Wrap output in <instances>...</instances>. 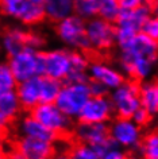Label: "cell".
<instances>
[{"label":"cell","mask_w":158,"mask_h":159,"mask_svg":"<svg viewBox=\"0 0 158 159\" xmlns=\"http://www.w3.org/2000/svg\"><path fill=\"white\" fill-rule=\"evenodd\" d=\"M119 69L127 80L147 81L158 66V42L138 34L119 45Z\"/></svg>","instance_id":"cell-1"},{"label":"cell","mask_w":158,"mask_h":159,"mask_svg":"<svg viewBox=\"0 0 158 159\" xmlns=\"http://www.w3.org/2000/svg\"><path fill=\"white\" fill-rule=\"evenodd\" d=\"M92 97L89 88V81L62 82L61 90L56 100V105L72 120H77L81 109L84 108L86 101Z\"/></svg>","instance_id":"cell-2"},{"label":"cell","mask_w":158,"mask_h":159,"mask_svg":"<svg viewBox=\"0 0 158 159\" xmlns=\"http://www.w3.org/2000/svg\"><path fill=\"white\" fill-rule=\"evenodd\" d=\"M153 16V11L147 4H142L132 10H123L115 22V42L123 45L130 39L142 33V27L149 18Z\"/></svg>","instance_id":"cell-3"},{"label":"cell","mask_w":158,"mask_h":159,"mask_svg":"<svg viewBox=\"0 0 158 159\" xmlns=\"http://www.w3.org/2000/svg\"><path fill=\"white\" fill-rule=\"evenodd\" d=\"M109 138L115 146L126 150L128 154L138 152L145 131L132 119L114 117L108 124Z\"/></svg>","instance_id":"cell-4"},{"label":"cell","mask_w":158,"mask_h":159,"mask_svg":"<svg viewBox=\"0 0 158 159\" xmlns=\"http://www.w3.org/2000/svg\"><path fill=\"white\" fill-rule=\"evenodd\" d=\"M141 84L134 80H126L122 85L109 92V100L112 102V108L115 117L131 119L134 113L141 108L139 97Z\"/></svg>","instance_id":"cell-5"},{"label":"cell","mask_w":158,"mask_h":159,"mask_svg":"<svg viewBox=\"0 0 158 159\" xmlns=\"http://www.w3.org/2000/svg\"><path fill=\"white\" fill-rule=\"evenodd\" d=\"M8 65L18 82L34 77H41L45 71L43 51L27 47V49L8 57Z\"/></svg>","instance_id":"cell-6"},{"label":"cell","mask_w":158,"mask_h":159,"mask_svg":"<svg viewBox=\"0 0 158 159\" xmlns=\"http://www.w3.org/2000/svg\"><path fill=\"white\" fill-rule=\"evenodd\" d=\"M0 12L23 27L37 26L45 19L42 6L31 0H0Z\"/></svg>","instance_id":"cell-7"},{"label":"cell","mask_w":158,"mask_h":159,"mask_svg":"<svg viewBox=\"0 0 158 159\" xmlns=\"http://www.w3.org/2000/svg\"><path fill=\"white\" fill-rule=\"evenodd\" d=\"M30 113L47 128L50 132L56 134L58 138L70 136L74 125V120L68 117L56 105V102L51 104H38Z\"/></svg>","instance_id":"cell-8"},{"label":"cell","mask_w":158,"mask_h":159,"mask_svg":"<svg viewBox=\"0 0 158 159\" xmlns=\"http://www.w3.org/2000/svg\"><path fill=\"white\" fill-rule=\"evenodd\" d=\"M85 26L86 20L76 14H72L70 16L56 23V34L66 49L84 51L89 49L85 34Z\"/></svg>","instance_id":"cell-9"},{"label":"cell","mask_w":158,"mask_h":159,"mask_svg":"<svg viewBox=\"0 0 158 159\" xmlns=\"http://www.w3.org/2000/svg\"><path fill=\"white\" fill-rule=\"evenodd\" d=\"M86 41L89 49L96 51L109 50L115 45V25L101 18H93L86 20L85 26Z\"/></svg>","instance_id":"cell-10"},{"label":"cell","mask_w":158,"mask_h":159,"mask_svg":"<svg viewBox=\"0 0 158 159\" xmlns=\"http://www.w3.org/2000/svg\"><path fill=\"white\" fill-rule=\"evenodd\" d=\"M70 136L73 138V142L93 146L101 152L111 144H114L109 138L108 124H89V123L77 121L73 125Z\"/></svg>","instance_id":"cell-11"},{"label":"cell","mask_w":158,"mask_h":159,"mask_svg":"<svg viewBox=\"0 0 158 159\" xmlns=\"http://www.w3.org/2000/svg\"><path fill=\"white\" fill-rule=\"evenodd\" d=\"M43 75L65 82L72 73V50L65 47L43 51Z\"/></svg>","instance_id":"cell-12"},{"label":"cell","mask_w":158,"mask_h":159,"mask_svg":"<svg viewBox=\"0 0 158 159\" xmlns=\"http://www.w3.org/2000/svg\"><path fill=\"white\" fill-rule=\"evenodd\" d=\"M114 117L115 113H114L112 102L108 94H104V96L91 97L81 109L77 121L89 123V124H109Z\"/></svg>","instance_id":"cell-13"},{"label":"cell","mask_w":158,"mask_h":159,"mask_svg":"<svg viewBox=\"0 0 158 159\" xmlns=\"http://www.w3.org/2000/svg\"><path fill=\"white\" fill-rule=\"evenodd\" d=\"M56 144L39 139L16 136L11 148L16 151L22 159H53L57 152Z\"/></svg>","instance_id":"cell-14"},{"label":"cell","mask_w":158,"mask_h":159,"mask_svg":"<svg viewBox=\"0 0 158 159\" xmlns=\"http://www.w3.org/2000/svg\"><path fill=\"white\" fill-rule=\"evenodd\" d=\"M89 81L97 82L104 86L108 92L116 89L126 81L124 74L119 67H115L104 61H92L88 67Z\"/></svg>","instance_id":"cell-15"},{"label":"cell","mask_w":158,"mask_h":159,"mask_svg":"<svg viewBox=\"0 0 158 159\" xmlns=\"http://www.w3.org/2000/svg\"><path fill=\"white\" fill-rule=\"evenodd\" d=\"M15 132H16V136H22V138H33L51 143H57L60 140V138L56 134L50 132L47 128H45L30 112L22 115L16 120V123H15Z\"/></svg>","instance_id":"cell-16"},{"label":"cell","mask_w":158,"mask_h":159,"mask_svg":"<svg viewBox=\"0 0 158 159\" xmlns=\"http://www.w3.org/2000/svg\"><path fill=\"white\" fill-rule=\"evenodd\" d=\"M41 77H34L18 82L15 92L18 94L23 111L30 112L38 104H41Z\"/></svg>","instance_id":"cell-17"},{"label":"cell","mask_w":158,"mask_h":159,"mask_svg":"<svg viewBox=\"0 0 158 159\" xmlns=\"http://www.w3.org/2000/svg\"><path fill=\"white\" fill-rule=\"evenodd\" d=\"M29 37L30 31L26 30L23 26L11 27L4 33L2 39V47L6 51V54L11 55L19 53L29 47Z\"/></svg>","instance_id":"cell-18"},{"label":"cell","mask_w":158,"mask_h":159,"mask_svg":"<svg viewBox=\"0 0 158 159\" xmlns=\"http://www.w3.org/2000/svg\"><path fill=\"white\" fill-rule=\"evenodd\" d=\"M42 8L45 18L58 23L74 14V0H43Z\"/></svg>","instance_id":"cell-19"},{"label":"cell","mask_w":158,"mask_h":159,"mask_svg":"<svg viewBox=\"0 0 158 159\" xmlns=\"http://www.w3.org/2000/svg\"><path fill=\"white\" fill-rule=\"evenodd\" d=\"M141 107L151 116H158V81L147 80L141 84Z\"/></svg>","instance_id":"cell-20"},{"label":"cell","mask_w":158,"mask_h":159,"mask_svg":"<svg viewBox=\"0 0 158 159\" xmlns=\"http://www.w3.org/2000/svg\"><path fill=\"white\" fill-rule=\"evenodd\" d=\"M23 108L18 98L16 92H8L3 96H0V115L6 120L7 124L16 121L22 116Z\"/></svg>","instance_id":"cell-21"},{"label":"cell","mask_w":158,"mask_h":159,"mask_svg":"<svg viewBox=\"0 0 158 159\" xmlns=\"http://www.w3.org/2000/svg\"><path fill=\"white\" fill-rule=\"evenodd\" d=\"M138 155L139 159H158V129L145 132Z\"/></svg>","instance_id":"cell-22"},{"label":"cell","mask_w":158,"mask_h":159,"mask_svg":"<svg viewBox=\"0 0 158 159\" xmlns=\"http://www.w3.org/2000/svg\"><path fill=\"white\" fill-rule=\"evenodd\" d=\"M61 86H62L61 81L42 75L41 77V104L56 102L58 93L61 90Z\"/></svg>","instance_id":"cell-23"},{"label":"cell","mask_w":158,"mask_h":159,"mask_svg":"<svg viewBox=\"0 0 158 159\" xmlns=\"http://www.w3.org/2000/svg\"><path fill=\"white\" fill-rule=\"evenodd\" d=\"M70 159H100L101 151L93 146H88L84 143L73 142L66 150Z\"/></svg>","instance_id":"cell-24"},{"label":"cell","mask_w":158,"mask_h":159,"mask_svg":"<svg viewBox=\"0 0 158 159\" xmlns=\"http://www.w3.org/2000/svg\"><path fill=\"white\" fill-rule=\"evenodd\" d=\"M101 0H74V14L82 18L84 20H89L99 15Z\"/></svg>","instance_id":"cell-25"},{"label":"cell","mask_w":158,"mask_h":159,"mask_svg":"<svg viewBox=\"0 0 158 159\" xmlns=\"http://www.w3.org/2000/svg\"><path fill=\"white\" fill-rule=\"evenodd\" d=\"M122 11H123V8L120 7L119 0H101L97 16L115 25Z\"/></svg>","instance_id":"cell-26"},{"label":"cell","mask_w":158,"mask_h":159,"mask_svg":"<svg viewBox=\"0 0 158 159\" xmlns=\"http://www.w3.org/2000/svg\"><path fill=\"white\" fill-rule=\"evenodd\" d=\"M18 81L11 70L8 62H0V96L14 92L16 89Z\"/></svg>","instance_id":"cell-27"},{"label":"cell","mask_w":158,"mask_h":159,"mask_svg":"<svg viewBox=\"0 0 158 159\" xmlns=\"http://www.w3.org/2000/svg\"><path fill=\"white\" fill-rule=\"evenodd\" d=\"M130 154L126 150L120 148L115 144H111L108 148H105L101 152V158L100 159H128Z\"/></svg>","instance_id":"cell-28"},{"label":"cell","mask_w":158,"mask_h":159,"mask_svg":"<svg viewBox=\"0 0 158 159\" xmlns=\"http://www.w3.org/2000/svg\"><path fill=\"white\" fill-rule=\"evenodd\" d=\"M142 34H145L146 37H149L153 41L158 42V20L154 16L149 18L147 22L142 27Z\"/></svg>","instance_id":"cell-29"},{"label":"cell","mask_w":158,"mask_h":159,"mask_svg":"<svg viewBox=\"0 0 158 159\" xmlns=\"http://www.w3.org/2000/svg\"><path fill=\"white\" fill-rule=\"evenodd\" d=\"M131 119L137 123L138 125H141L142 128H145V127H147V125L150 124V121H151L153 116H151V115H150L146 109H143V108L141 107V108L138 109L135 113H134V116H132Z\"/></svg>","instance_id":"cell-30"},{"label":"cell","mask_w":158,"mask_h":159,"mask_svg":"<svg viewBox=\"0 0 158 159\" xmlns=\"http://www.w3.org/2000/svg\"><path fill=\"white\" fill-rule=\"evenodd\" d=\"M89 88H91V93L92 96H104V94H109V92L104 86H101L100 84L97 82H93V81H89Z\"/></svg>","instance_id":"cell-31"},{"label":"cell","mask_w":158,"mask_h":159,"mask_svg":"<svg viewBox=\"0 0 158 159\" xmlns=\"http://www.w3.org/2000/svg\"><path fill=\"white\" fill-rule=\"evenodd\" d=\"M146 0H119L120 3V7L123 10H132V8H137L142 4H145Z\"/></svg>","instance_id":"cell-32"},{"label":"cell","mask_w":158,"mask_h":159,"mask_svg":"<svg viewBox=\"0 0 158 159\" xmlns=\"http://www.w3.org/2000/svg\"><path fill=\"white\" fill-rule=\"evenodd\" d=\"M7 150V135L6 129H0V154L6 152Z\"/></svg>","instance_id":"cell-33"},{"label":"cell","mask_w":158,"mask_h":159,"mask_svg":"<svg viewBox=\"0 0 158 159\" xmlns=\"http://www.w3.org/2000/svg\"><path fill=\"white\" fill-rule=\"evenodd\" d=\"M53 159H70L68 151H57L56 154H54Z\"/></svg>","instance_id":"cell-34"},{"label":"cell","mask_w":158,"mask_h":159,"mask_svg":"<svg viewBox=\"0 0 158 159\" xmlns=\"http://www.w3.org/2000/svg\"><path fill=\"white\" fill-rule=\"evenodd\" d=\"M7 127H8V124H7L6 120L2 117V115H0V129H6Z\"/></svg>","instance_id":"cell-35"},{"label":"cell","mask_w":158,"mask_h":159,"mask_svg":"<svg viewBox=\"0 0 158 159\" xmlns=\"http://www.w3.org/2000/svg\"><path fill=\"white\" fill-rule=\"evenodd\" d=\"M153 16H154V18H156L157 20H158V3L156 4V7H154V11H153Z\"/></svg>","instance_id":"cell-36"},{"label":"cell","mask_w":158,"mask_h":159,"mask_svg":"<svg viewBox=\"0 0 158 159\" xmlns=\"http://www.w3.org/2000/svg\"><path fill=\"white\" fill-rule=\"evenodd\" d=\"M0 159H11V157L8 152H3V154H0Z\"/></svg>","instance_id":"cell-37"},{"label":"cell","mask_w":158,"mask_h":159,"mask_svg":"<svg viewBox=\"0 0 158 159\" xmlns=\"http://www.w3.org/2000/svg\"><path fill=\"white\" fill-rule=\"evenodd\" d=\"M31 2H34V3H37V4H39V6H42L43 0H31Z\"/></svg>","instance_id":"cell-38"},{"label":"cell","mask_w":158,"mask_h":159,"mask_svg":"<svg viewBox=\"0 0 158 159\" xmlns=\"http://www.w3.org/2000/svg\"><path fill=\"white\" fill-rule=\"evenodd\" d=\"M128 159H139V158H137V157H132V155H130V158Z\"/></svg>","instance_id":"cell-39"},{"label":"cell","mask_w":158,"mask_h":159,"mask_svg":"<svg viewBox=\"0 0 158 159\" xmlns=\"http://www.w3.org/2000/svg\"><path fill=\"white\" fill-rule=\"evenodd\" d=\"M146 2H154V0H146Z\"/></svg>","instance_id":"cell-40"}]
</instances>
